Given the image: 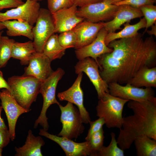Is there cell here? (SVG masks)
Returning a JSON list of instances; mask_svg holds the SVG:
<instances>
[{"label": "cell", "instance_id": "1", "mask_svg": "<svg viewBox=\"0 0 156 156\" xmlns=\"http://www.w3.org/2000/svg\"><path fill=\"white\" fill-rule=\"evenodd\" d=\"M112 51L102 64L104 81L108 84H127L141 69L155 66L156 43L152 37L135 36L114 40L107 45Z\"/></svg>", "mask_w": 156, "mask_h": 156}, {"label": "cell", "instance_id": "2", "mask_svg": "<svg viewBox=\"0 0 156 156\" xmlns=\"http://www.w3.org/2000/svg\"><path fill=\"white\" fill-rule=\"evenodd\" d=\"M127 106L133 113L123 118L117 140L119 148H129L136 138L143 135L156 140V99L129 101Z\"/></svg>", "mask_w": 156, "mask_h": 156}, {"label": "cell", "instance_id": "3", "mask_svg": "<svg viewBox=\"0 0 156 156\" xmlns=\"http://www.w3.org/2000/svg\"><path fill=\"white\" fill-rule=\"evenodd\" d=\"M10 92L18 103L25 109H29L36 101L42 82L32 76H14L8 79Z\"/></svg>", "mask_w": 156, "mask_h": 156}, {"label": "cell", "instance_id": "4", "mask_svg": "<svg viewBox=\"0 0 156 156\" xmlns=\"http://www.w3.org/2000/svg\"><path fill=\"white\" fill-rule=\"evenodd\" d=\"M129 101L106 93L99 99L96 107V116L103 118L108 128H121L123 122L122 113L125 104Z\"/></svg>", "mask_w": 156, "mask_h": 156}, {"label": "cell", "instance_id": "5", "mask_svg": "<svg viewBox=\"0 0 156 156\" xmlns=\"http://www.w3.org/2000/svg\"><path fill=\"white\" fill-rule=\"evenodd\" d=\"M64 74L65 72L63 69L61 68H58L42 83L39 93L42 96L43 102L40 114L35 121L34 128H36L39 125L43 129L47 131L48 130L49 125L46 112L51 105L56 104L58 105L60 103L56 98V90L58 82Z\"/></svg>", "mask_w": 156, "mask_h": 156}, {"label": "cell", "instance_id": "6", "mask_svg": "<svg viewBox=\"0 0 156 156\" xmlns=\"http://www.w3.org/2000/svg\"><path fill=\"white\" fill-rule=\"evenodd\" d=\"M58 105L61 112L60 121L62 127L57 135L76 139L85 129L79 109L69 102L65 106L60 103Z\"/></svg>", "mask_w": 156, "mask_h": 156}, {"label": "cell", "instance_id": "7", "mask_svg": "<svg viewBox=\"0 0 156 156\" xmlns=\"http://www.w3.org/2000/svg\"><path fill=\"white\" fill-rule=\"evenodd\" d=\"M35 24L32 29L34 36L33 42L36 51L43 53L46 42L55 33L52 14L48 9L40 8Z\"/></svg>", "mask_w": 156, "mask_h": 156}, {"label": "cell", "instance_id": "8", "mask_svg": "<svg viewBox=\"0 0 156 156\" xmlns=\"http://www.w3.org/2000/svg\"><path fill=\"white\" fill-rule=\"evenodd\" d=\"M108 85L109 93L122 99L138 101L156 99L155 92L151 88H139L129 83L122 86L116 82Z\"/></svg>", "mask_w": 156, "mask_h": 156}, {"label": "cell", "instance_id": "9", "mask_svg": "<svg viewBox=\"0 0 156 156\" xmlns=\"http://www.w3.org/2000/svg\"><path fill=\"white\" fill-rule=\"evenodd\" d=\"M118 7L104 0L80 7L76 14L87 21L99 23L113 18Z\"/></svg>", "mask_w": 156, "mask_h": 156}, {"label": "cell", "instance_id": "10", "mask_svg": "<svg viewBox=\"0 0 156 156\" xmlns=\"http://www.w3.org/2000/svg\"><path fill=\"white\" fill-rule=\"evenodd\" d=\"M75 68L76 74L84 72L87 75L95 88L99 99L106 93H109L108 85L101 76L99 65L94 59L87 57L79 60Z\"/></svg>", "mask_w": 156, "mask_h": 156}, {"label": "cell", "instance_id": "11", "mask_svg": "<svg viewBox=\"0 0 156 156\" xmlns=\"http://www.w3.org/2000/svg\"><path fill=\"white\" fill-rule=\"evenodd\" d=\"M40 5L38 1L27 0L18 7L0 12V22L10 20H16L28 23L33 27L39 13Z\"/></svg>", "mask_w": 156, "mask_h": 156}, {"label": "cell", "instance_id": "12", "mask_svg": "<svg viewBox=\"0 0 156 156\" xmlns=\"http://www.w3.org/2000/svg\"><path fill=\"white\" fill-rule=\"evenodd\" d=\"M0 99L8 120L10 140L13 141L15 138L16 126L18 118L22 114L29 112L31 109H25L21 106L10 92L5 89L0 91Z\"/></svg>", "mask_w": 156, "mask_h": 156}, {"label": "cell", "instance_id": "13", "mask_svg": "<svg viewBox=\"0 0 156 156\" xmlns=\"http://www.w3.org/2000/svg\"><path fill=\"white\" fill-rule=\"evenodd\" d=\"M39 134L57 144L66 156H90L91 151L89 141L77 143L67 138L50 134L43 128L40 129Z\"/></svg>", "mask_w": 156, "mask_h": 156}, {"label": "cell", "instance_id": "14", "mask_svg": "<svg viewBox=\"0 0 156 156\" xmlns=\"http://www.w3.org/2000/svg\"><path fill=\"white\" fill-rule=\"evenodd\" d=\"M73 84L67 90L59 92L57 97L61 101H67L76 105L79 111L83 123H89L91 121L90 114L83 105V91L81 87L83 73H81Z\"/></svg>", "mask_w": 156, "mask_h": 156}, {"label": "cell", "instance_id": "15", "mask_svg": "<svg viewBox=\"0 0 156 156\" xmlns=\"http://www.w3.org/2000/svg\"><path fill=\"white\" fill-rule=\"evenodd\" d=\"M108 33L103 27L91 43L80 49H76L75 52L77 59L80 60L90 57L94 59L98 63L97 59L100 56L105 54L111 53L113 51L112 49L106 45L105 41Z\"/></svg>", "mask_w": 156, "mask_h": 156}, {"label": "cell", "instance_id": "16", "mask_svg": "<svg viewBox=\"0 0 156 156\" xmlns=\"http://www.w3.org/2000/svg\"><path fill=\"white\" fill-rule=\"evenodd\" d=\"M51 62L43 53L36 52L30 59L28 66L25 68L23 75L33 77L42 82L54 71L51 67Z\"/></svg>", "mask_w": 156, "mask_h": 156}, {"label": "cell", "instance_id": "17", "mask_svg": "<svg viewBox=\"0 0 156 156\" xmlns=\"http://www.w3.org/2000/svg\"><path fill=\"white\" fill-rule=\"evenodd\" d=\"M77 6L74 4L71 6L60 10L52 14L55 25V33H61L73 29L84 20L77 16Z\"/></svg>", "mask_w": 156, "mask_h": 156}, {"label": "cell", "instance_id": "18", "mask_svg": "<svg viewBox=\"0 0 156 156\" xmlns=\"http://www.w3.org/2000/svg\"><path fill=\"white\" fill-rule=\"evenodd\" d=\"M118 6L113 19L107 22H102L103 27L108 33L115 32L121 29L122 25L143 16L139 8L125 5Z\"/></svg>", "mask_w": 156, "mask_h": 156}, {"label": "cell", "instance_id": "19", "mask_svg": "<svg viewBox=\"0 0 156 156\" xmlns=\"http://www.w3.org/2000/svg\"><path fill=\"white\" fill-rule=\"evenodd\" d=\"M103 27L102 22L94 23L86 20L78 24L73 29L77 39L75 48L79 49L91 43Z\"/></svg>", "mask_w": 156, "mask_h": 156}, {"label": "cell", "instance_id": "20", "mask_svg": "<svg viewBox=\"0 0 156 156\" xmlns=\"http://www.w3.org/2000/svg\"><path fill=\"white\" fill-rule=\"evenodd\" d=\"M45 144L40 136H35L29 130L25 144L19 148L15 147L16 156H42L41 147Z\"/></svg>", "mask_w": 156, "mask_h": 156}, {"label": "cell", "instance_id": "21", "mask_svg": "<svg viewBox=\"0 0 156 156\" xmlns=\"http://www.w3.org/2000/svg\"><path fill=\"white\" fill-rule=\"evenodd\" d=\"M127 83L139 88H156V67L142 68Z\"/></svg>", "mask_w": 156, "mask_h": 156}, {"label": "cell", "instance_id": "22", "mask_svg": "<svg viewBox=\"0 0 156 156\" xmlns=\"http://www.w3.org/2000/svg\"><path fill=\"white\" fill-rule=\"evenodd\" d=\"M146 22L144 17L140 19L137 23L131 25L129 22L125 23L124 27L117 32H108L106 35L105 43L107 46L112 41L120 39L130 38L137 34L140 29L145 28Z\"/></svg>", "mask_w": 156, "mask_h": 156}, {"label": "cell", "instance_id": "23", "mask_svg": "<svg viewBox=\"0 0 156 156\" xmlns=\"http://www.w3.org/2000/svg\"><path fill=\"white\" fill-rule=\"evenodd\" d=\"M7 29L6 34L10 36H23L31 40H33L34 36L32 31L33 27L27 22L14 20H7L3 22Z\"/></svg>", "mask_w": 156, "mask_h": 156}, {"label": "cell", "instance_id": "24", "mask_svg": "<svg viewBox=\"0 0 156 156\" xmlns=\"http://www.w3.org/2000/svg\"><path fill=\"white\" fill-rule=\"evenodd\" d=\"M36 52L31 40L23 43L15 41L12 46L11 57L19 60L22 65H28L31 56Z\"/></svg>", "mask_w": 156, "mask_h": 156}, {"label": "cell", "instance_id": "25", "mask_svg": "<svg viewBox=\"0 0 156 156\" xmlns=\"http://www.w3.org/2000/svg\"><path fill=\"white\" fill-rule=\"evenodd\" d=\"M133 142L137 156H156V140L143 135L137 138Z\"/></svg>", "mask_w": 156, "mask_h": 156}, {"label": "cell", "instance_id": "26", "mask_svg": "<svg viewBox=\"0 0 156 156\" xmlns=\"http://www.w3.org/2000/svg\"><path fill=\"white\" fill-rule=\"evenodd\" d=\"M66 50L59 43L58 35L54 33L46 42L43 53L52 61L56 59H61L65 54Z\"/></svg>", "mask_w": 156, "mask_h": 156}, {"label": "cell", "instance_id": "27", "mask_svg": "<svg viewBox=\"0 0 156 156\" xmlns=\"http://www.w3.org/2000/svg\"><path fill=\"white\" fill-rule=\"evenodd\" d=\"M15 41L7 36H1L0 39V68L5 66L11 57L12 47Z\"/></svg>", "mask_w": 156, "mask_h": 156}, {"label": "cell", "instance_id": "28", "mask_svg": "<svg viewBox=\"0 0 156 156\" xmlns=\"http://www.w3.org/2000/svg\"><path fill=\"white\" fill-rule=\"evenodd\" d=\"M111 141L107 146H103L97 152L96 156H124V150L118 146L115 133L111 134Z\"/></svg>", "mask_w": 156, "mask_h": 156}, {"label": "cell", "instance_id": "29", "mask_svg": "<svg viewBox=\"0 0 156 156\" xmlns=\"http://www.w3.org/2000/svg\"><path fill=\"white\" fill-rule=\"evenodd\" d=\"M58 39L60 45L66 49L75 48L76 45V37L73 29L60 33Z\"/></svg>", "mask_w": 156, "mask_h": 156}, {"label": "cell", "instance_id": "30", "mask_svg": "<svg viewBox=\"0 0 156 156\" xmlns=\"http://www.w3.org/2000/svg\"><path fill=\"white\" fill-rule=\"evenodd\" d=\"M139 8L146 21L145 32L148 28L156 23V6L153 4H149L142 6Z\"/></svg>", "mask_w": 156, "mask_h": 156}, {"label": "cell", "instance_id": "31", "mask_svg": "<svg viewBox=\"0 0 156 156\" xmlns=\"http://www.w3.org/2000/svg\"><path fill=\"white\" fill-rule=\"evenodd\" d=\"M103 128L94 133L89 140L90 142L91 154L90 156H96L98 151L103 146L104 136Z\"/></svg>", "mask_w": 156, "mask_h": 156}, {"label": "cell", "instance_id": "32", "mask_svg": "<svg viewBox=\"0 0 156 156\" xmlns=\"http://www.w3.org/2000/svg\"><path fill=\"white\" fill-rule=\"evenodd\" d=\"M49 10L52 14L69 8L74 4L72 0H47Z\"/></svg>", "mask_w": 156, "mask_h": 156}, {"label": "cell", "instance_id": "33", "mask_svg": "<svg viewBox=\"0 0 156 156\" xmlns=\"http://www.w3.org/2000/svg\"><path fill=\"white\" fill-rule=\"evenodd\" d=\"M89 124L90 127L87 135L85 138L86 140H89L94 133L103 128V126L105 124V122L103 118L99 117L97 119L94 121H91Z\"/></svg>", "mask_w": 156, "mask_h": 156}, {"label": "cell", "instance_id": "34", "mask_svg": "<svg viewBox=\"0 0 156 156\" xmlns=\"http://www.w3.org/2000/svg\"><path fill=\"white\" fill-rule=\"evenodd\" d=\"M24 3L23 0H0V11L4 9L15 8Z\"/></svg>", "mask_w": 156, "mask_h": 156}, {"label": "cell", "instance_id": "35", "mask_svg": "<svg viewBox=\"0 0 156 156\" xmlns=\"http://www.w3.org/2000/svg\"><path fill=\"white\" fill-rule=\"evenodd\" d=\"M10 140L8 130L0 129V147L3 148L6 146Z\"/></svg>", "mask_w": 156, "mask_h": 156}, {"label": "cell", "instance_id": "36", "mask_svg": "<svg viewBox=\"0 0 156 156\" xmlns=\"http://www.w3.org/2000/svg\"><path fill=\"white\" fill-rule=\"evenodd\" d=\"M104 0H72L74 4L80 8L86 5L102 1Z\"/></svg>", "mask_w": 156, "mask_h": 156}, {"label": "cell", "instance_id": "37", "mask_svg": "<svg viewBox=\"0 0 156 156\" xmlns=\"http://www.w3.org/2000/svg\"><path fill=\"white\" fill-rule=\"evenodd\" d=\"M117 6L125 5L139 8L137 0H123L114 4Z\"/></svg>", "mask_w": 156, "mask_h": 156}, {"label": "cell", "instance_id": "38", "mask_svg": "<svg viewBox=\"0 0 156 156\" xmlns=\"http://www.w3.org/2000/svg\"><path fill=\"white\" fill-rule=\"evenodd\" d=\"M1 88L7 89L10 92V89L9 85L8 82L4 79L2 72L0 70V89Z\"/></svg>", "mask_w": 156, "mask_h": 156}, {"label": "cell", "instance_id": "39", "mask_svg": "<svg viewBox=\"0 0 156 156\" xmlns=\"http://www.w3.org/2000/svg\"><path fill=\"white\" fill-rule=\"evenodd\" d=\"M139 8L146 5L153 4L156 0H137Z\"/></svg>", "mask_w": 156, "mask_h": 156}, {"label": "cell", "instance_id": "40", "mask_svg": "<svg viewBox=\"0 0 156 156\" xmlns=\"http://www.w3.org/2000/svg\"><path fill=\"white\" fill-rule=\"evenodd\" d=\"M3 109L2 106L0 105V129H7L8 127L6 126L3 119L1 117V113Z\"/></svg>", "mask_w": 156, "mask_h": 156}, {"label": "cell", "instance_id": "41", "mask_svg": "<svg viewBox=\"0 0 156 156\" xmlns=\"http://www.w3.org/2000/svg\"><path fill=\"white\" fill-rule=\"evenodd\" d=\"M151 29L149 31H146L149 35L152 36L154 35L156 36V23L153 25L151 27Z\"/></svg>", "mask_w": 156, "mask_h": 156}, {"label": "cell", "instance_id": "42", "mask_svg": "<svg viewBox=\"0 0 156 156\" xmlns=\"http://www.w3.org/2000/svg\"><path fill=\"white\" fill-rule=\"evenodd\" d=\"M111 4H114L115 3L121 1L123 0H105Z\"/></svg>", "mask_w": 156, "mask_h": 156}, {"label": "cell", "instance_id": "43", "mask_svg": "<svg viewBox=\"0 0 156 156\" xmlns=\"http://www.w3.org/2000/svg\"><path fill=\"white\" fill-rule=\"evenodd\" d=\"M5 27L2 22H0V31L5 29Z\"/></svg>", "mask_w": 156, "mask_h": 156}, {"label": "cell", "instance_id": "44", "mask_svg": "<svg viewBox=\"0 0 156 156\" xmlns=\"http://www.w3.org/2000/svg\"><path fill=\"white\" fill-rule=\"evenodd\" d=\"M3 148L0 147V156H2V152L3 151Z\"/></svg>", "mask_w": 156, "mask_h": 156}, {"label": "cell", "instance_id": "45", "mask_svg": "<svg viewBox=\"0 0 156 156\" xmlns=\"http://www.w3.org/2000/svg\"><path fill=\"white\" fill-rule=\"evenodd\" d=\"M3 32V31L1 30L0 31V39Z\"/></svg>", "mask_w": 156, "mask_h": 156}, {"label": "cell", "instance_id": "46", "mask_svg": "<svg viewBox=\"0 0 156 156\" xmlns=\"http://www.w3.org/2000/svg\"><path fill=\"white\" fill-rule=\"evenodd\" d=\"M31 0L35 1H36L38 2L39 1H42L43 0Z\"/></svg>", "mask_w": 156, "mask_h": 156}]
</instances>
